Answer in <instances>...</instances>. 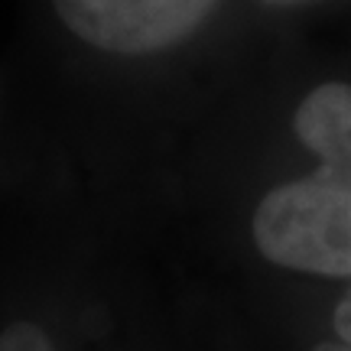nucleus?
I'll return each instance as SVG.
<instances>
[{
  "instance_id": "nucleus-1",
  "label": "nucleus",
  "mask_w": 351,
  "mask_h": 351,
  "mask_svg": "<svg viewBox=\"0 0 351 351\" xmlns=\"http://www.w3.org/2000/svg\"><path fill=\"white\" fill-rule=\"evenodd\" d=\"M251 231L276 267L351 280V176L315 169L270 189Z\"/></svg>"
},
{
  "instance_id": "nucleus-2",
  "label": "nucleus",
  "mask_w": 351,
  "mask_h": 351,
  "mask_svg": "<svg viewBox=\"0 0 351 351\" xmlns=\"http://www.w3.org/2000/svg\"><path fill=\"white\" fill-rule=\"evenodd\" d=\"M78 39L114 56H150L179 46L218 0H52Z\"/></svg>"
},
{
  "instance_id": "nucleus-3",
  "label": "nucleus",
  "mask_w": 351,
  "mask_h": 351,
  "mask_svg": "<svg viewBox=\"0 0 351 351\" xmlns=\"http://www.w3.org/2000/svg\"><path fill=\"white\" fill-rule=\"evenodd\" d=\"M296 137L319 156L315 169L351 176V85L313 88L293 117Z\"/></svg>"
},
{
  "instance_id": "nucleus-4",
  "label": "nucleus",
  "mask_w": 351,
  "mask_h": 351,
  "mask_svg": "<svg viewBox=\"0 0 351 351\" xmlns=\"http://www.w3.org/2000/svg\"><path fill=\"white\" fill-rule=\"evenodd\" d=\"M0 351H56L49 335L33 322H13L0 332Z\"/></svg>"
},
{
  "instance_id": "nucleus-5",
  "label": "nucleus",
  "mask_w": 351,
  "mask_h": 351,
  "mask_svg": "<svg viewBox=\"0 0 351 351\" xmlns=\"http://www.w3.org/2000/svg\"><path fill=\"white\" fill-rule=\"evenodd\" d=\"M332 326H335V332H339L341 341H348L351 345V289L345 293V300L335 306V315H332Z\"/></svg>"
},
{
  "instance_id": "nucleus-6",
  "label": "nucleus",
  "mask_w": 351,
  "mask_h": 351,
  "mask_svg": "<svg viewBox=\"0 0 351 351\" xmlns=\"http://www.w3.org/2000/svg\"><path fill=\"white\" fill-rule=\"evenodd\" d=\"M313 351H351V345L348 341H319V345H315Z\"/></svg>"
},
{
  "instance_id": "nucleus-7",
  "label": "nucleus",
  "mask_w": 351,
  "mask_h": 351,
  "mask_svg": "<svg viewBox=\"0 0 351 351\" xmlns=\"http://www.w3.org/2000/svg\"><path fill=\"white\" fill-rule=\"evenodd\" d=\"M263 3H274V7H300V3H313V0H263Z\"/></svg>"
}]
</instances>
